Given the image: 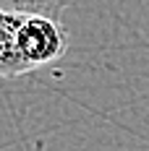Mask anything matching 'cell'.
Here are the masks:
<instances>
[{
	"instance_id": "1",
	"label": "cell",
	"mask_w": 149,
	"mask_h": 151,
	"mask_svg": "<svg viewBox=\"0 0 149 151\" xmlns=\"http://www.w3.org/2000/svg\"><path fill=\"white\" fill-rule=\"evenodd\" d=\"M24 21H26L24 13L0 11V78H16V76L31 73L24 55H21Z\"/></svg>"
},
{
	"instance_id": "2",
	"label": "cell",
	"mask_w": 149,
	"mask_h": 151,
	"mask_svg": "<svg viewBox=\"0 0 149 151\" xmlns=\"http://www.w3.org/2000/svg\"><path fill=\"white\" fill-rule=\"evenodd\" d=\"M76 0H0V11L8 13H24V16H47V18H58L68 5H73Z\"/></svg>"
}]
</instances>
